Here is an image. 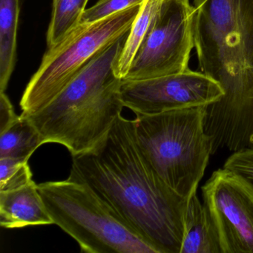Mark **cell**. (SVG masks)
<instances>
[{"label":"cell","mask_w":253,"mask_h":253,"mask_svg":"<svg viewBox=\"0 0 253 253\" xmlns=\"http://www.w3.org/2000/svg\"><path fill=\"white\" fill-rule=\"evenodd\" d=\"M69 177L87 183L157 253H180L189 200L167 186L149 164L134 120L121 115L97 149L72 156Z\"/></svg>","instance_id":"1"},{"label":"cell","mask_w":253,"mask_h":253,"mask_svg":"<svg viewBox=\"0 0 253 253\" xmlns=\"http://www.w3.org/2000/svg\"><path fill=\"white\" fill-rule=\"evenodd\" d=\"M128 34L97 53L49 104L24 115L44 143L63 145L75 156L92 152L105 141L124 107L122 80L115 75V66Z\"/></svg>","instance_id":"2"},{"label":"cell","mask_w":253,"mask_h":253,"mask_svg":"<svg viewBox=\"0 0 253 253\" xmlns=\"http://www.w3.org/2000/svg\"><path fill=\"white\" fill-rule=\"evenodd\" d=\"M206 106L136 115L135 133L142 152L159 177L189 200L204 177L212 144L204 128Z\"/></svg>","instance_id":"3"},{"label":"cell","mask_w":253,"mask_h":253,"mask_svg":"<svg viewBox=\"0 0 253 253\" xmlns=\"http://www.w3.org/2000/svg\"><path fill=\"white\" fill-rule=\"evenodd\" d=\"M200 72L224 93L253 87V0H193Z\"/></svg>","instance_id":"4"},{"label":"cell","mask_w":253,"mask_h":253,"mask_svg":"<svg viewBox=\"0 0 253 253\" xmlns=\"http://www.w3.org/2000/svg\"><path fill=\"white\" fill-rule=\"evenodd\" d=\"M54 224L88 253H157L85 182L68 178L38 184Z\"/></svg>","instance_id":"5"},{"label":"cell","mask_w":253,"mask_h":253,"mask_svg":"<svg viewBox=\"0 0 253 253\" xmlns=\"http://www.w3.org/2000/svg\"><path fill=\"white\" fill-rule=\"evenodd\" d=\"M142 5L91 23H80L61 42L48 48L20 101L22 115L49 104L103 48L129 32Z\"/></svg>","instance_id":"6"},{"label":"cell","mask_w":253,"mask_h":253,"mask_svg":"<svg viewBox=\"0 0 253 253\" xmlns=\"http://www.w3.org/2000/svg\"><path fill=\"white\" fill-rule=\"evenodd\" d=\"M196 10L190 0H164L156 20L124 80L138 81L189 69Z\"/></svg>","instance_id":"7"},{"label":"cell","mask_w":253,"mask_h":253,"mask_svg":"<svg viewBox=\"0 0 253 253\" xmlns=\"http://www.w3.org/2000/svg\"><path fill=\"white\" fill-rule=\"evenodd\" d=\"M121 95L124 107L136 115L206 106L220 100L224 90L218 81L190 69L150 79L122 80Z\"/></svg>","instance_id":"8"},{"label":"cell","mask_w":253,"mask_h":253,"mask_svg":"<svg viewBox=\"0 0 253 253\" xmlns=\"http://www.w3.org/2000/svg\"><path fill=\"white\" fill-rule=\"evenodd\" d=\"M202 195L223 253H253V186L223 167L202 186Z\"/></svg>","instance_id":"9"},{"label":"cell","mask_w":253,"mask_h":253,"mask_svg":"<svg viewBox=\"0 0 253 253\" xmlns=\"http://www.w3.org/2000/svg\"><path fill=\"white\" fill-rule=\"evenodd\" d=\"M204 128L212 144L231 152L253 149V88L224 94L205 107Z\"/></svg>","instance_id":"10"},{"label":"cell","mask_w":253,"mask_h":253,"mask_svg":"<svg viewBox=\"0 0 253 253\" xmlns=\"http://www.w3.org/2000/svg\"><path fill=\"white\" fill-rule=\"evenodd\" d=\"M54 224L38 185L32 181L14 190L0 192V225L7 229Z\"/></svg>","instance_id":"11"},{"label":"cell","mask_w":253,"mask_h":253,"mask_svg":"<svg viewBox=\"0 0 253 253\" xmlns=\"http://www.w3.org/2000/svg\"><path fill=\"white\" fill-rule=\"evenodd\" d=\"M180 253H223L214 222L196 193L188 201Z\"/></svg>","instance_id":"12"},{"label":"cell","mask_w":253,"mask_h":253,"mask_svg":"<svg viewBox=\"0 0 253 253\" xmlns=\"http://www.w3.org/2000/svg\"><path fill=\"white\" fill-rule=\"evenodd\" d=\"M20 0H0V92H5L15 66Z\"/></svg>","instance_id":"13"},{"label":"cell","mask_w":253,"mask_h":253,"mask_svg":"<svg viewBox=\"0 0 253 253\" xmlns=\"http://www.w3.org/2000/svg\"><path fill=\"white\" fill-rule=\"evenodd\" d=\"M164 0H146L127 35L124 48L115 66V75L124 80L142 44L149 35Z\"/></svg>","instance_id":"14"},{"label":"cell","mask_w":253,"mask_h":253,"mask_svg":"<svg viewBox=\"0 0 253 253\" xmlns=\"http://www.w3.org/2000/svg\"><path fill=\"white\" fill-rule=\"evenodd\" d=\"M44 144L39 130L24 115L0 133V158L29 161L32 154Z\"/></svg>","instance_id":"15"},{"label":"cell","mask_w":253,"mask_h":253,"mask_svg":"<svg viewBox=\"0 0 253 253\" xmlns=\"http://www.w3.org/2000/svg\"><path fill=\"white\" fill-rule=\"evenodd\" d=\"M88 0H53L52 14L47 32L48 48L61 42L81 23Z\"/></svg>","instance_id":"16"},{"label":"cell","mask_w":253,"mask_h":253,"mask_svg":"<svg viewBox=\"0 0 253 253\" xmlns=\"http://www.w3.org/2000/svg\"><path fill=\"white\" fill-rule=\"evenodd\" d=\"M33 181L28 161L0 158V192L20 189Z\"/></svg>","instance_id":"17"},{"label":"cell","mask_w":253,"mask_h":253,"mask_svg":"<svg viewBox=\"0 0 253 253\" xmlns=\"http://www.w3.org/2000/svg\"><path fill=\"white\" fill-rule=\"evenodd\" d=\"M146 0H99L84 11L81 23H91L109 17L135 5H142Z\"/></svg>","instance_id":"18"},{"label":"cell","mask_w":253,"mask_h":253,"mask_svg":"<svg viewBox=\"0 0 253 253\" xmlns=\"http://www.w3.org/2000/svg\"><path fill=\"white\" fill-rule=\"evenodd\" d=\"M223 168L239 174L253 187V149L234 152L226 160Z\"/></svg>","instance_id":"19"},{"label":"cell","mask_w":253,"mask_h":253,"mask_svg":"<svg viewBox=\"0 0 253 253\" xmlns=\"http://www.w3.org/2000/svg\"><path fill=\"white\" fill-rule=\"evenodd\" d=\"M19 117L5 92H0V133L11 126Z\"/></svg>","instance_id":"20"}]
</instances>
